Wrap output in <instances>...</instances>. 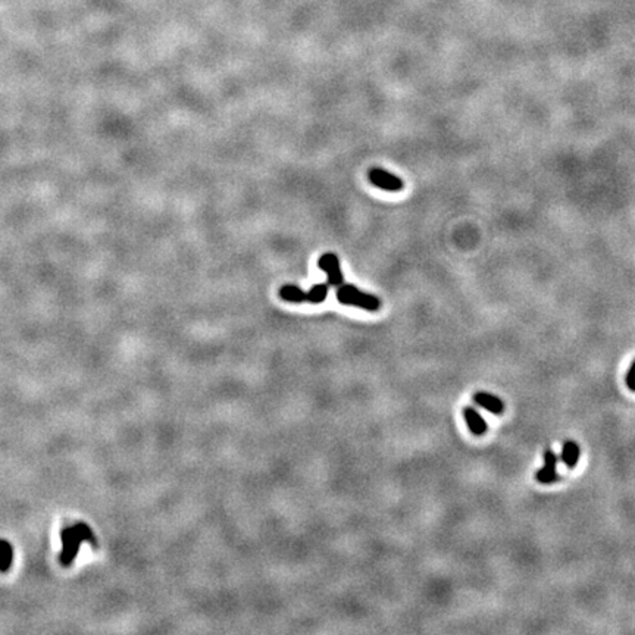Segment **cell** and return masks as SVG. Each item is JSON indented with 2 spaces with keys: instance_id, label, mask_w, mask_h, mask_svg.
Instances as JSON below:
<instances>
[{
  "instance_id": "6da1fadb",
  "label": "cell",
  "mask_w": 635,
  "mask_h": 635,
  "mask_svg": "<svg viewBox=\"0 0 635 635\" xmlns=\"http://www.w3.org/2000/svg\"><path fill=\"white\" fill-rule=\"evenodd\" d=\"M88 541L93 546H98L96 537L93 535L91 530L86 524H76L74 527H68L62 531V543L64 550L61 554V564L64 566H69L72 560L76 559L81 543Z\"/></svg>"
},
{
  "instance_id": "7a4b0ae2",
  "label": "cell",
  "mask_w": 635,
  "mask_h": 635,
  "mask_svg": "<svg viewBox=\"0 0 635 635\" xmlns=\"http://www.w3.org/2000/svg\"><path fill=\"white\" fill-rule=\"evenodd\" d=\"M337 301L343 305L356 306V308L365 309L368 312H377L381 308V302L378 297L363 293L359 289H356L354 286H350V284H343L339 287Z\"/></svg>"
},
{
  "instance_id": "3957f363",
  "label": "cell",
  "mask_w": 635,
  "mask_h": 635,
  "mask_svg": "<svg viewBox=\"0 0 635 635\" xmlns=\"http://www.w3.org/2000/svg\"><path fill=\"white\" fill-rule=\"evenodd\" d=\"M318 267H320L327 274V278H328L327 283L330 286H335V287L343 286L344 276L340 269V260L334 253L322 255L321 259L318 260Z\"/></svg>"
},
{
  "instance_id": "277c9868",
  "label": "cell",
  "mask_w": 635,
  "mask_h": 635,
  "mask_svg": "<svg viewBox=\"0 0 635 635\" xmlns=\"http://www.w3.org/2000/svg\"><path fill=\"white\" fill-rule=\"evenodd\" d=\"M368 177H369V181L373 185L380 187L381 190L400 192L403 189V181L399 177L390 174L384 170H380V168H373V170H371Z\"/></svg>"
},
{
  "instance_id": "5b68a950",
  "label": "cell",
  "mask_w": 635,
  "mask_h": 635,
  "mask_svg": "<svg viewBox=\"0 0 635 635\" xmlns=\"http://www.w3.org/2000/svg\"><path fill=\"white\" fill-rule=\"evenodd\" d=\"M557 460H559V458H557V455L552 449L544 450V466H543V468H540L537 471V474H535V479L540 484L549 485V484H553V482H556L559 479V475H557Z\"/></svg>"
},
{
  "instance_id": "8992f818",
  "label": "cell",
  "mask_w": 635,
  "mask_h": 635,
  "mask_svg": "<svg viewBox=\"0 0 635 635\" xmlns=\"http://www.w3.org/2000/svg\"><path fill=\"white\" fill-rule=\"evenodd\" d=\"M474 402L481 406L482 409L489 410L490 414L494 415H501L504 412V403L500 397L490 395V393H484V391H479V393L474 395Z\"/></svg>"
},
{
  "instance_id": "52a82bcc",
  "label": "cell",
  "mask_w": 635,
  "mask_h": 635,
  "mask_svg": "<svg viewBox=\"0 0 635 635\" xmlns=\"http://www.w3.org/2000/svg\"><path fill=\"white\" fill-rule=\"evenodd\" d=\"M463 416H465L466 424H468L470 431L474 436H484L485 433H487V422H485V419L477 412L474 407H471V406L465 407Z\"/></svg>"
},
{
  "instance_id": "ba28073f",
  "label": "cell",
  "mask_w": 635,
  "mask_h": 635,
  "mask_svg": "<svg viewBox=\"0 0 635 635\" xmlns=\"http://www.w3.org/2000/svg\"><path fill=\"white\" fill-rule=\"evenodd\" d=\"M580 456H581V449H580V445H578V443H575L572 440H568L564 443L560 460L566 465V468H569V470L575 468V466L578 465V460H580Z\"/></svg>"
},
{
  "instance_id": "9c48e42d",
  "label": "cell",
  "mask_w": 635,
  "mask_h": 635,
  "mask_svg": "<svg viewBox=\"0 0 635 635\" xmlns=\"http://www.w3.org/2000/svg\"><path fill=\"white\" fill-rule=\"evenodd\" d=\"M279 296H281L283 301L290 302V303L309 302L308 291H303L301 287H297V286H284L281 290H279Z\"/></svg>"
},
{
  "instance_id": "30bf717a",
  "label": "cell",
  "mask_w": 635,
  "mask_h": 635,
  "mask_svg": "<svg viewBox=\"0 0 635 635\" xmlns=\"http://www.w3.org/2000/svg\"><path fill=\"white\" fill-rule=\"evenodd\" d=\"M13 559V549L6 540H0V571L6 572Z\"/></svg>"
},
{
  "instance_id": "8fae6325",
  "label": "cell",
  "mask_w": 635,
  "mask_h": 635,
  "mask_svg": "<svg viewBox=\"0 0 635 635\" xmlns=\"http://www.w3.org/2000/svg\"><path fill=\"white\" fill-rule=\"evenodd\" d=\"M309 303H322L328 296V287L324 284H316L309 291Z\"/></svg>"
},
{
  "instance_id": "7c38bea8",
  "label": "cell",
  "mask_w": 635,
  "mask_h": 635,
  "mask_svg": "<svg viewBox=\"0 0 635 635\" xmlns=\"http://www.w3.org/2000/svg\"><path fill=\"white\" fill-rule=\"evenodd\" d=\"M625 383H627V387L635 393V361L632 362V365H631V368H629V371L627 373Z\"/></svg>"
}]
</instances>
